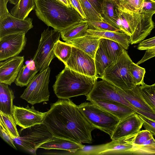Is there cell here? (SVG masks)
I'll list each match as a JSON object with an SVG mask.
<instances>
[{
	"label": "cell",
	"instance_id": "6da1fadb",
	"mask_svg": "<svg viewBox=\"0 0 155 155\" xmlns=\"http://www.w3.org/2000/svg\"><path fill=\"white\" fill-rule=\"evenodd\" d=\"M43 123L53 136L78 143L93 142L91 133L95 128L70 99H59L51 104Z\"/></svg>",
	"mask_w": 155,
	"mask_h": 155
},
{
	"label": "cell",
	"instance_id": "7a4b0ae2",
	"mask_svg": "<svg viewBox=\"0 0 155 155\" xmlns=\"http://www.w3.org/2000/svg\"><path fill=\"white\" fill-rule=\"evenodd\" d=\"M37 17L48 26L60 32L83 19L72 6L58 0H35Z\"/></svg>",
	"mask_w": 155,
	"mask_h": 155
},
{
	"label": "cell",
	"instance_id": "3957f363",
	"mask_svg": "<svg viewBox=\"0 0 155 155\" xmlns=\"http://www.w3.org/2000/svg\"><path fill=\"white\" fill-rule=\"evenodd\" d=\"M98 78L80 74L65 66L64 69L56 76L53 86V90L59 99H69L80 95L87 96Z\"/></svg>",
	"mask_w": 155,
	"mask_h": 155
},
{
	"label": "cell",
	"instance_id": "277c9868",
	"mask_svg": "<svg viewBox=\"0 0 155 155\" xmlns=\"http://www.w3.org/2000/svg\"><path fill=\"white\" fill-rule=\"evenodd\" d=\"M118 28L130 36L131 44H136L143 40L154 28L153 15L137 12L120 6L117 8Z\"/></svg>",
	"mask_w": 155,
	"mask_h": 155
},
{
	"label": "cell",
	"instance_id": "5b68a950",
	"mask_svg": "<svg viewBox=\"0 0 155 155\" xmlns=\"http://www.w3.org/2000/svg\"><path fill=\"white\" fill-rule=\"evenodd\" d=\"M133 61L125 50L117 61L105 70L101 78L121 89H131L135 84L130 73Z\"/></svg>",
	"mask_w": 155,
	"mask_h": 155
},
{
	"label": "cell",
	"instance_id": "8992f818",
	"mask_svg": "<svg viewBox=\"0 0 155 155\" xmlns=\"http://www.w3.org/2000/svg\"><path fill=\"white\" fill-rule=\"evenodd\" d=\"M87 120L95 128L112 136L120 120L92 102H84L78 105Z\"/></svg>",
	"mask_w": 155,
	"mask_h": 155
},
{
	"label": "cell",
	"instance_id": "52a82bcc",
	"mask_svg": "<svg viewBox=\"0 0 155 155\" xmlns=\"http://www.w3.org/2000/svg\"><path fill=\"white\" fill-rule=\"evenodd\" d=\"M19 133L18 137L13 139L14 142L33 155L36 154L37 150L40 145L53 136L43 123L22 128Z\"/></svg>",
	"mask_w": 155,
	"mask_h": 155
},
{
	"label": "cell",
	"instance_id": "ba28073f",
	"mask_svg": "<svg viewBox=\"0 0 155 155\" xmlns=\"http://www.w3.org/2000/svg\"><path fill=\"white\" fill-rule=\"evenodd\" d=\"M61 36L60 31L54 29L49 30L48 28L42 33L38 49L32 59L39 72L49 68L52 59L56 57L54 45Z\"/></svg>",
	"mask_w": 155,
	"mask_h": 155
},
{
	"label": "cell",
	"instance_id": "9c48e42d",
	"mask_svg": "<svg viewBox=\"0 0 155 155\" xmlns=\"http://www.w3.org/2000/svg\"><path fill=\"white\" fill-rule=\"evenodd\" d=\"M51 69L48 68L36 74L20 97L31 105L49 100V84Z\"/></svg>",
	"mask_w": 155,
	"mask_h": 155
},
{
	"label": "cell",
	"instance_id": "30bf717a",
	"mask_svg": "<svg viewBox=\"0 0 155 155\" xmlns=\"http://www.w3.org/2000/svg\"><path fill=\"white\" fill-rule=\"evenodd\" d=\"M86 96V100L89 101L96 100L110 101L119 102L131 108L132 107V106L120 94L114 85L102 79L96 82Z\"/></svg>",
	"mask_w": 155,
	"mask_h": 155
},
{
	"label": "cell",
	"instance_id": "8fae6325",
	"mask_svg": "<svg viewBox=\"0 0 155 155\" xmlns=\"http://www.w3.org/2000/svg\"><path fill=\"white\" fill-rule=\"evenodd\" d=\"M65 65L73 71L85 75L97 76L94 58L73 46L71 56Z\"/></svg>",
	"mask_w": 155,
	"mask_h": 155
},
{
	"label": "cell",
	"instance_id": "7c38bea8",
	"mask_svg": "<svg viewBox=\"0 0 155 155\" xmlns=\"http://www.w3.org/2000/svg\"><path fill=\"white\" fill-rule=\"evenodd\" d=\"M25 34L10 35L0 38V61L18 56L27 41Z\"/></svg>",
	"mask_w": 155,
	"mask_h": 155
},
{
	"label": "cell",
	"instance_id": "4fadbf2b",
	"mask_svg": "<svg viewBox=\"0 0 155 155\" xmlns=\"http://www.w3.org/2000/svg\"><path fill=\"white\" fill-rule=\"evenodd\" d=\"M32 19L16 18L9 13L0 19V38L7 35L26 33L33 27Z\"/></svg>",
	"mask_w": 155,
	"mask_h": 155
},
{
	"label": "cell",
	"instance_id": "5bb4252c",
	"mask_svg": "<svg viewBox=\"0 0 155 155\" xmlns=\"http://www.w3.org/2000/svg\"><path fill=\"white\" fill-rule=\"evenodd\" d=\"M143 122L137 113H134L120 120L112 136V140L124 139L137 134L143 126Z\"/></svg>",
	"mask_w": 155,
	"mask_h": 155
},
{
	"label": "cell",
	"instance_id": "9a60e30c",
	"mask_svg": "<svg viewBox=\"0 0 155 155\" xmlns=\"http://www.w3.org/2000/svg\"><path fill=\"white\" fill-rule=\"evenodd\" d=\"M46 112H41L28 105L24 107L14 105L13 116L16 125L23 128L43 123Z\"/></svg>",
	"mask_w": 155,
	"mask_h": 155
},
{
	"label": "cell",
	"instance_id": "2e32d148",
	"mask_svg": "<svg viewBox=\"0 0 155 155\" xmlns=\"http://www.w3.org/2000/svg\"><path fill=\"white\" fill-rule=\"evenodd\" d=\"M24 56H17L0 63V82L10 85L15 81L21 68Z\"/></svg>",
	"mask_w": 155,
	"mask_h": 155
},
{
	"label": "cell",
	"instance_id": "e0dca14e",
	"mask_svg": "<svg viewBox=\"0 0 155 155\" xmlns=\"http://www.w3.org/2000/svg\"><path fill=\"white\" fill-rule=\"evenodd\" d=\"M140 85H137L131 89H121L115 87L120 94L133 106L135 111L138 110L145 112L155 114V110L149 106L143 98L140 92Z\"/></svg>",
	"mask_w": 155,
	"mask_h": 155
},
{
	"label": "cell",
	"instance_id": "ac0fdd59",
	"mask_svg": "<svg viewBox=\"0 0 155 155\" xmlns=\"http://www.w3.org/2000/svg\"><path fill=\"white\" fill-rule=\"evenodd\" d=\"M91 101L116 117L120 120L136 112L129 107L118 102L97 100Z\"/></svg>",
	"mask_w": 155,
	"mask_h": 155
},
{
	"label": "cell",
	"instance_id": "d6986e66",
	"mask_svg": "<svg viewBox=\"0 0 155 155\" xmlns=\"http://www.w3.org/2000/svg\"><path fill=\"white\" fill-rule=\"evenodd\" d=\"M101 38L86 34L84 36L72 39L66 43L82 51L94 58Z\"/></svg>",
	"mask_w": 155,
	"mask_h": 155
},
{
	"label": "cell",
	"instance_id": "ffe728a7",
	"mask_svg": "<svg viewBox=\"0 0 155 155\" xmlns=\"http://www.w3.org/2000/svg\"><path fill=\"white\" fill-rule=\"evenodd\" d=\"M85 146L82 143L53 136L50 139L40 145L39 148L46 150L57 149L68 151L73 154L78 150Z\"/></svg>",
	"mask_w": 155,
	"mask_h": 155
},
{
	"label": "cell",
	"instance_id": "44dd1931",
	"mask_svg": "<svg viewBox=\"0 0 155 155\" xmlns=\"http://www.w3.org/2000/svg\"><path fill=\"white\" fill-rule=\"evenodd\" d=\"M134 135L124 139L112 140L105 143L100 155L130 154L133 147L132 140Z\"/></svg>",
	"mask_w": 155,
	"mask_h": 155
},
{
	"label": "cell",
	"instance_id": "7402d4cb",
	"mask_svg": "<svg viewBox=\"0 0 155 155\" xmlns=\"http://www.w3.org/2000/svg\"><path fill=\"white\" fill-rule=\"evenodd\" d=\"M86 34L114 41L126 50L128 49L130 44V36L122 32L88 29Z\"/></svg>",
	"mask_w": 155,
	"mask_h": 155
},
{
	"label": "cell",
	"instance_id": "603a6c76",
	"mask_svg": "<svg viewBox=\"0 0 155 155\" xmlns=\"http://www.w3.org/2000/svg\"><path fill=\"white\" fill-rule=\"evenodd\" d=\"M89 27L87 21L83 19L61 31V37L67 42L72 39L85 35Z\"/></svg>",
	"mask_w": 155,
	"mask_h": 155
},
{
	"label": "cell",
	"instance_id": "cb8c5ba5",
	"mask_svg": "<svg viewBox=\"0 0 155 155\" xmlns=\"http://www.w3.org/2000/svg\"><path fill=\"white\" fill-rule=\"evenodd\" d=\"M118 5L116 0H104L102 5L101 14L103 21L118 29Z\"/></svg>",
	"mask_w": 155,
	"mask_h": 155
},
{
	"label": "cell",
	"instance_id": "d4e9b609",
	"mask_svg": "<svg viewBox=\"0 0 155 155\" xmlns=\"http://www.w3.org/2000/svg\"><path fill=\"white\" fill-rule=\"evenodd\" d=\"M8 85L0 82V111L13 116V101L15 97L12 90Z\"/></svg>",
	"mask_w": 155,
	"mask_h": 155
},
{
	"label": "cell",
	"instance_id": "484cf974",
	"mask_svg": "<svg viewBox=\"0 0 155 155\" xmlns=\"http://www.w3.org/2000/svg\"><path fill=\"white\" fill-rule=\"evenodd\" d=\"M38 72L34 62L30 61L22 66L15 81V84L21 87L27 86Z\"/></svg>",
	"mask_w": 155,
	"mask_h": 155
},
{
	"label": "cell",
	"instance_id": "4316f807",
	"mask_svg": "<svg viewBox=\"0 0 155 155\" xmlns=\"http://www.w3.org/2000/svg\"><path fill=\"white\" fill-rule=\"evenodd\" d=\"M97 76L101 78L105 69L114 63L108 57L99 43L94 58Z\"/></svg>",
	"mask_w": 155,
	"mask_h": 155
},
{
	"label": "cell",
	"instance_id": "83f0119b",
	"mask_svg": "<svg viewBox=\"0 0 155 155\" xmlns=\"http://www.w3.org/2000/svg\"><path fill=\"white\" fill-rule=\"evenodd\" d=\"M100 43L107 55L114 63L125 50L118 43L110 39L101 38Z\"/></svg>",
	"mask_w": 155,
	"mask_h": 155
},
{
	"label": "cell",
	"instance_id": "f1b7e54d",
	"mask_svg": "<svg viewBox=\"0 0 155 155\" xmlns=\"http://www.w3.org/2000/svg\"><path fill=\"white\" fill-rule=\"evenodd\" d=\"M35 7V0H19L11 9V14L16 18L25 19Z\"/></svg>",
	"mask_w": 155,
	"mask_h": 155
},
{
	"label": "cell",
	"instance_id": "f546056e",
	"mask_svg": "<svg viewBox=\"0 0 155 155\" xmlns=\"http://www.w3.org/2000/svg\"><path fill=\"white\" fill-rule=\"evenodd\" d=\"M0 126L9 134L12 139L19 136L16 124L13 116L0 111Z\"/></svg>",
	"mask_w": 155,
	"mask_h": 155
},
{
	"label": "cell",
	"instance_id": "4dcf8cb0",
	"mask_svg": "<svg viewBox=\"0 0 155 155\" xmlns=\"http://www.w3.org/2000/svg\"><path fill=\"white\" fill-rule=\"evenodd\" d=\"M72 46L60 40L55 43L54 52L56 57L65 65L69 58L72 51Z\"/></svg>",
	"mask_w": 155,
	"mask_h": 155
},
{
	"label": "cell",
	"instance_id": "1f68e13d",
	"mask_svg": "<svg viewBox=\"0 0 155 155\" xmlns=\"http://www.w3.org/2000/svg\"><path fill=\"white\" fill-rule=\"evenodd\" d=\"M140 89L144 100L155 110V83L151 85L144 83L140 86Z\"/></svg>",
	"mask_w": 155,
	"mask_h": 155
},
{
	"label": "cell",
	"instance_id": "d6a6232c",
	"mask_svg": "<svg viewBox=\"0 0 155 155\" xmlns=\"http://www.w3.org/2000/svg\"><path fill=\"white\" fill-rule=\"evenodd\" d=\"M86 16V20L103 21L101 15L97 12L88 0H79Z\"/></svg>",
	"mask_w": 155,
	"mask_h": 155
},
{
	"label": "cell",
	"instance_id": "836d02e7",
	"mask_svg": "<svg viewBox=\"0 0 155 155\" xmlns=\"http://www.w3.org/2000/svg\"><path fill=\"white\" fill-rule=\"evenodd\" d=\"M145 73V68L133 62L132 63L130 67V73L136 86L140 85L144 83L143 78Z\"/></svg>",
	"mask_w": 155,
	"mask_h": 155
},
{
	"label": "cell",
	"instance_id": "e575fe53",
	"mask_svg": "<svg viewBox=\"0 0 155 155\" xmlns=\"http://www.w3.org/2000/svg\"><path fill=\"white\" fill-rule=\"evenodd\" d=\"M104 144L95 146H85L73 154L79 155H100L103 150Z\"/></svg>",
	"mask_w": 155,
	"mask_h": 155
},
{
	"label": "cell",
	"instance_id": "d590c367",
	"mask_svg": "<svg viewBox=\"0 0 155 155\" xmlns=\"http://www.w3.org/2000/svg\"><path fill=\"white\" fill-rule=\"evenodd\" d=\"M87 20L89 25L88 29L101 31L121 32L119 29L115 28L110 25L104 21Z\"/></svg>",
	"mask_w": 155,
	"mask_h": 155
},
{
	"label": "cell",
	"instance_id": "8d00e7d4",
	"mask_svg": "<svg viewBox=\"0 0 155 155\" xmlns=\"http://www.w3.org/2000/svg\"><path fill=\"white\" fill-rule=\"evenodd\" d=\"M144 1V0H119L118 4L123 8L139 12Z\"/></svg>",
	"mask_w": 155,
	"mask_h": 155
},
{
	"label": "cell",
	"instance_id": "74e56055",
	"mask_svg": "<svg viewBox=\"0 0 155 155\" xmlns=\"http://www.w3.org/2000/svg\"><path fill=\"white\" fill-rule=\"evenodd\" d=\"M153 137V135L148 130L145 129L140 130L134 136L132 140L133 144L135 146H141Z\"/></svg>",
	"mask_w": 155,
	"mask_h": 155
},
{
	"label": "cell",
	"instance_id": "f35d334b",
	"mask_svg": "<svg viewBox=\"0 0 155 155\" xmlns=\"http://www.w3.org/2000/svg\"><path fill=\"white\" fill-rule=\"evenodd\" d=\"M139 13L153 15L155 14V0H144Z\"/></svg>",
	"mask_w": 155,
	"mask_h": 155
},
{
	"label": "cell",
	"instance_id": "ab89813d",
	"mask_svg": "<svg viewBox=\"0 0 155 155\" xmlns=\"http://www.w3.org/2000/svg\"><path fill=\"white\" fill-rule=\"evenodd\" d=\"M138 114L143 121V126L145 129L155 136V120L141 114Z\"/></svg>",
	"mask_w": 155,
	"mask_h": 155
},
{
	"label": "cell",
	"instance_id": "60d3db41",
	"mask_svg": "<svg viewBox=\"0 0 155 155\" xmlns=\"http://www.w3.org/2000/svg\"><path fill=\"white\" fill-rule=\"evenodd\" d=\"M155 47V36L140 42L137 48L140 50H147Z\"/></svg>",
	"mask_w": 155,
	"mask_h": 155
},
{
	"label": "cell",
	"instance_id": "b9f144b4",
	"mask_svg": "<svg viewBox=\"0 0 155 155\" xmlns=\"http://www.w3.org/2000/svg\"><path fill=\"white\" fill-rule=\"evenodd\" d=\"M0 135L2 138L9 145L14 149L17 150L12 138L1 126H0Z\"/></svg>",
	"mask_w": 155,
	"mask_h": 155
},
{
	"label": "cell",
	"instance_id": "7bdbcfd3",
	"mask_svg": "<svg viewBox=\"0 0 155 155\" xmlns=\"http://www.w3.org/2000/svg\"><path fill=\"white\" fill-rule=\"evenodd\" d=\"M155 57V47L146 50L142 58L136 64L137 65L142 63L147 60Z\"/></svg>",
	"mask_w": 155,
	"mask_h": 155
},
{
	"label": "cell",
	"instance_id": "ee69618b",
	"mask_svg": "<svg viewBox=\"0 0 155 155\" xmlns=\"http://www.w3.org/2000/svg\"><path fill=\"white\" fill-rule=\"evenodd\" d=\"M69 1L70 5L78 12L82 18L86 19V16L79 0H69Z\"/></svg>",
	"mask_w": 155,
	"mask_h": 155
},
{
	"label": "cell",
	"instance_id": "f6af8a7d",
	"mask_svg": "<svg viewBox=\"0 0 155 155\" xmlns=\"http://www.w3.org/2000/svg\"><path fill=\"white\" fill-rule=\"evenodd\" d=\"M8 0H0V19L9 13L7 8Z\"/></svg>",
	"mask_w": 155,
	"mask_h": 155
},
{
	"label": "cell",
	"instance_id": "bcb514c9",
	"mask_svg": "<svg viewBox=\"0 0 155 155\" xmlns=\"http://www.w3.org/2000/svg\"><path fill=\"white\" fill-rule=\"evenodd\" d=\"M104 0H88L98 13L101 15L102 5Z\"/></svg>",
	"mask_w": 155,
	"mask_h": 155
},
{
	"label": "cell",
	"instance_id": "7dc6e473",
	"mask_svg": "<svg viewBox=\"0 0 155 155\" xmlns=\"http://www.w3.org/2000/svg\"><path fill=\"white\" fill-rule=\"evenodd\" d=\"M62 3L64 4L68 7H70L71 5H70L69 0H58Z\"/></svg>",
	"mask_w": 155,
	"mask_h": 155
},
{
	"label": "cell",
	"instance_id": "c3c4849f",
	"mask_svg": "<svg viewBox=\"0 0 155 155\" xmlns=\"http://www.w3.org/2000/svg\"><path fill=\"white\" fill-rule=\"evenodd\" d=\"M11 4L15 5L18 2L19 0H8Z\"/></svg>",
	"mask_w": 155,
	"mask_h": 155
},
{
	"label": "cell",
	"instance_id": "681fc988",
	"mask_svg": "<svg viewBox=\"0 0 155 155\" xmlns=\"http://www.w3.org/2000/svg\"><path fill=\"white\" fill-rule=\"evenodd\" d=\"M116 0L117 2L118 3V2L119 0Z\"/></svg>",
	"mask_w": 155,
	"mask_h": 155
},
{
	"label": "cell",
	"instance_id": "f907efd6",
	"mask_svg": "<svg viewBox=\"0 0 155 155\" xmlns=\"http://www.w3.org/2000/svg\"></svg>",
	"mask_w": 155,
	"mask_h": 155
}]
</instances>
